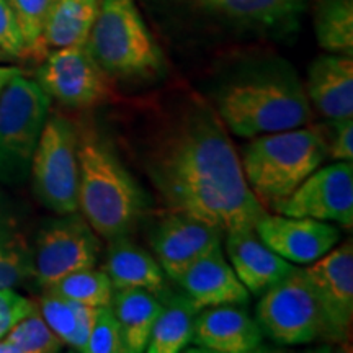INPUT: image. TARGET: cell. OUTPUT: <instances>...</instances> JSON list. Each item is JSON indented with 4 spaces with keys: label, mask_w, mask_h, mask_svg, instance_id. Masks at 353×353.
<instances>
[{
    "label": "cell",
    "mask_w": 353,
    "mask_h": 353,
    "mask_svg": "<svg viewBox=\"0 0 353 353\" xmlns=\"http://www.w3.org/2000/svg\"><path fill=\"white\" fill-rule=\"evenodd\" d=\"M148 172L170 211L229 232L255 229L268 213L245 182L241 159L218 113L190 103L152 145Z\"/></svg>",
    "instance_id": "obj_1"
},
{
    "label": "cell",
    "mask_w": 353,
    "mask_h": 353,
    "mask_svg": "<svg viewBox=\"0 0 353 353\" xmlns=\"http://www.w3.org/2000/svg\"><path fill=\"white\" fill-rule=\"evenodd\" d=\"M216 107L224 126L241 138L293 130L312 120L306 87L283 59L247 65L219 88Z\"/></svg>",
    "instance_id": "obj_2"
},
{
    "label": "cell",
    "mask_w": 353,
    "mask_h": 353,
    "mask_svg": "<svg viewBox=\"0 0 353 353\" xmlns=\"http://www.w3.org/2000/svg\"><path fill=\"white\" fill-rule=\"evenodd\" d=\"M79 210L103 239L128 236L149 200L120 157L95 130L77 131Z\"/></svg>",
    "instance_id": "obj_3"
},
{
    "label": "cell",
    "mask_w": 353,
    "mask_h": 353,
    "mask_svg": "<svg viewBox=\"0 0 353 353\" xmlns=\"http://www.w3.org/2000/svg\"><path fill=\"white\" fill-rule=\"evenodd\" d=\"M327 159L325 131L304 125L255 136L245 145L241 164L245 182L260 205L275 210Z\"/></svg>",
    "instance_id": "obj_4"
},
{
    "label": "cell",
    "mask_w": 353,
    "mask_h": 353,
    "mask_svg": "<svg viewBox=\"0 0 353 353\" xmlns=\"http://www.w3.org/2000/svg\"><path fill=\"white\" fill-rule=\"evenodd\" d=\"M85 46L112 79H152L164 72V54L136 0H100Z\"/></svg>",
    "instance_id": "obj_5"
},
{
    "label": "cell",
    "mask_w": 353,
    "mask_h": 353,
    "mask_svg": "<svg viewBox=\"0 0 353 353\" xmlns=\"http://www.w3.org/2000/svg\"><path fill=\"white\" fill-rule=\"evenodd\" d=\"M51 97L23 74L0 92V182L23 183L50 117Z\"/></svg>",
    "instance_id": "obj_6"
},
{
    "label": "cell",
    "mask_w": 353,
    "mask_h": 353,
    "mask_svg": "<svg viewBox=\"0 0 353 353\" xmlns=\"http://www.w3.org/2000/svg\"><path fill=\"white\" fill-rule=\"evenodd\" d=\"M30 174L34 195L48 210L56 214L79 211L77 128L63 114L48 117Z\"/></svg>",
    "instance_id": "obj_7"
},
{
    "label": "cell",
    "mask_w": 353,
    "mask_h": 353,
    "mask_svg": "<svg viewBox=\"0 0 353 353\" xmlns=\"http://www.w3.org/2000/svg\"><path fill=\"white\" fill-rule=\"evenodd\" d=\"M257 322L263 335L280 345H303L324 337L319 303L303 268L294 267L260 294Z\"/></svg>",
    "instance_id": "obj_8"
},
{
    "label": "cell",
    "mask_w": 353,
    "mask_h": 353,
    "mask_svg": "<svg viewBox=\"0 0 353 353\" xmlns=\"http://www.w3.org/2000/svg\"><path fill=\"white\" fill-rule=\"evenodd\" d=\"M100 252L99 236L82 214H59L39 229L32 252L33 278L46 290L83 268L95 267Z\"/></svg>",
    "instance_id": "obj_9"
},
{
    "label": "cell",
    "mask_w": 353,
    "mask_h": 353,
    "mask_svg": "<svg viewBox=\"0 0 353 353\" xmlns=\"http://www.w3.org/2000/svg\"><path fill=\"white\" fill-rule=\"evenodd\" d=\"M37 82L51 99L70 108H92L114 99L112 77L85 44L48 52L37 72Z\"/></svg>",
    "instance_id": "obj_10"
},
{
    "label": "cell",
    "mask_w": 353,
    "mask_h": 353,
    "mask_svg": "<svg viewBox=\"0 0 353 353\" xmlns=\"http://www.w3.org/2000/svg\"><path fill=\"white\" fill-rule=\"evenodd\" d=\"M319 303L324 319V337L345 343L350 339L353 321V245L334 247L316 262L303 268Z\"/></svg>",
    "instance_id": "obj_11"
},
{
    "label": "cell",
    "mask_w": 353,
    "mask_h": 353,
    "mask_svg": "<svg viewBox=\"0 0 353 353\" xmlns=\"http://www.w3.org/2000/svg\"><path fill=\"white\" fill-rule=\"evenodd\" d=\"M276 214L314 218L353 226V165L348 161L319 167L299 187L278 203Z\"/></svg>",
    "instance_id": "obj_12"
},
{
    "label": "cell",
    "mask_w": 353,
    "mask_h": 353,
    "mask_svg": "<svg viewBox=\"0 0 353 353\" xmlns=\"http://www.w3.org/2000/svg\"><path fill=\"white\" fill-rule=\"evenodd\" d=\"M223 237L218 228L205 221L170 211L154 231L152 247L165 276L176 281L190 265L219 247Z\"/></svg>",
    "instance_id": "obj_13"
},
{
    "label": "cell",
    "mask_w": 353,
    "mask_h": 353,
    "mask_svg": "<svg viewBox=\"0 0 353 353\" xmlns=\"http://www.w3.org/2000/svg\"><path fill=\"white\" fill-rule=\"evenodd\" d=\"M255 232L273 252L291 263L309 265L332 250L341 241V231L329 221L265 214Z\"/></svg>",
    "instance_id": "obj_14"
},
{
    "label": "cell",
    "mask_w": 353,
    "mask_h": 353,
    "mask_svg": "<svg viewBox=\"0 0 353 353\" xmlns=\"http://www.w3.org/2000/svg\"><path fill=\"white\" fill-rule=\"evenodd\" d=\"M192 342L216 353H250L263 347V332L245 307L223 304L198 311Z\"/></svg>",
    "instance_id": "obj_15"
},
{
    "label": "cell",
    "mask_w": 353,
    "mask_h": 353,
    "mask_svg": "<svg viewBox=\"0 0 353 353\" xmlns=\"http://www.w3.org/2000/svg\"><path fill=\"white\" fill-rule=\"evenodd\" d=\"M176 283L198 311L223 304H245L250 296L224 257L221 245L190 265Z\"/></svg>",
    "instance_id": "obj_16"
},
{
    "label": "cell",
    "mask_w": 353,
    "mask_h": 353,
    "mask_svg": "<svg viewBox=\"0 0 353 353\" xmlns=\"http://www.w3.org/2000/svg\"><path fill=\"white\" fill-rule=\"evenodd\" d=\"M224 237L231 267L250 294L260 296L294 268L293 263L273 252L255 229L229 232Z\"/></svg>",
    "instance_id": "obj_17"
},
{
    "label": "cell",
    "mask_w": 353,
    "mask_h": 353,
    "mask_svg": "<svg viewBox=\"0 0 353 353\" xmlns=\"http://www.w3.org/2000/svg\"><path fill=\"white\" fill-rule=\"evenodd\" d=\"M306 94L329 121L353 118V57L322 54L309 65Z\"/></svg>",
    "instance_id": "obj_18"
},
{
    "label": "cell",
    "mask_w": 353,
    "mask_h": 353,
    "mask_svg": "<svg viewBox=\"0 0 353 353\" xmlns=\"http://www.w3.org/2000/svg\"><path fill=\"white\" fill-rule=\"evenodd\" d=\"M103 272L113 288H143L159 296L165 291V273L148 250L128 236L110 241Z\"/></svg>",
    "instance_id": "obj_19"
},
{
    "label": "cell",
    "mask_w": 353,
    "mask_h": 353,
    "mask_svg": "<svg viewBox=\"0 0 353 353\" xmlns=\"http://www.w3.org/2000/svg\"><path fill=\"white\" fill-rule=\"evenodd\" d=\"M224 19L255 30H285L296 23L307 0H193Z\"/></svg>",
    "instance_id": "obj_20"
},
{
    "label": "cell",
    "mask_w": 353,
    "mask_h": 353,
    "mask_svg": "<svg viewBox=\"0 0 353 353\" xmlns=\"http://www.w3.org/2000/svg\"><path fill=\"white\" fill-rule=\"evenodd\" d=\"M100 0H52L41 32V54L87 43Z\"/></svg>",
    "instance_id": "obj_21"
},
{
    "label": "cell",
    "mask_w": 353,
    "mask_h": 353,
    "mask_svg": "<svg viewBox=\"0 0 353 353\" xmlns=\"http://www.w3.org/2000/svg\"><path fill=\"white\" fill-rule=\"evenodd\" d=\"M110 307L120 324L128 353L145 352L161 312V299L143 288H118L113 291Z\"/></svg>",
    "instance_id": "obj_22"
},
{
    "label": "cell",
    "mask_w": 353,
    "mask_h": 353,
    "mask_svg": "<svg viewBox=\"0 0 353 353\" xmlns=\"http://www.w3.org/2000/svg\"><path fill=\"white\" fill-rule=\"evenodd\" d=\"M39 314L44 322L65 345L83 352L90 335L92 324L97 307L85 306L72 299L63 298L59 294L44 291V296L39 301Z\"/></svg>",
    "instance_id": "obj_23"
},
{
    "label": "cell",
    "mask_w": 353,
    "mask_h": 353,
    "mask_svg": "<svg viewBox=\"0 0 353 353\" xmlns=\"http://www.w3.org/2000/svg\"><path fill=\"white\" fill-rule=\"evenodd\" d=\"M198 314L187 294H174L162 303L145 352L149 353H176L192 342L193 324Z\"/></svg>",
    "instance_id": "obj_24"
},
{
    "label": "cell",
    "mask_w": 353,
    "mask_h": 353,
    "mask_svg": "<svg viewBox=\"0 0 353 353\" xmlns=\"http://www.w3.org/2000/svg\"><path fill=\"white\" fill-rule=\"evenodd\" d=\"M314 33L325 52L353 57V0H317Z\"/></svg>",
    "instance_id": "obj_25"
},
{
    "label": "cell",
    "mask_w": 353,
    "mask_h": 353,
    "mask_svg": "<svg viewBox=\"0 0 353 353\" xmlns=\"http://www.w3.org/2000/svg\"><path fill=\"white\" fill-rule=\"evenodd\" d=\"M33 276L32 250L19 224L0 201V288H15Z\"/></svg>",
    "instance_id": "obj_26"
},
{
    "label": "cell",
    "mask_w": 353,
    "mask_h": 353,
    "mask_svg": "<svg viewBox=\"0 0 353 353\" xmlns=\"http://www.w3.org/2000/svg\"><path fill=\"white\" fill-rule=\"evenodd\" d=\"M44 291L59 294V296L90 307H103L110 306L112 303L114 288L107 273L103 270H95L92 267L69 273Z\"/></svg>",
    "instance_id": "obj_27"
},
{
    "label": "cell",
    "mask_w": 353,
    "mask_h": 353,
    "mask_svg": "<svg viewBox=\"0 0 353 353\" xmlns=\"http://www.w3.org/2000/svg\"><path fill=\"white\" fill-rule=\"evenodd\" d=\"M63 345L37 307L0 339V353H56Z\"/></svg>",
    "instance_id": "obj_28"
},
{
    "label": "cell",
    "mask_w": 353,
    "mask_h": 353,
    "mask_svg": "<svg viewBox=\"0 0 353 353\" xmlns=\"http://www.w3.org/2000/svg\"><path fill=\"white\" fill-rule=\"evenodd\" d=\"M23 33L28 56L41 54V32L52 0H7Z\"/></svg>",
    "instance_id": "obj_29"
},
{
    "label": "cell",
    "mask_w": 353,
    "mask_h": 353,
    "mask_svg": "<svg viewBox=\"0 0 353 353\" xmlns=\"http://www.w3.org/2000/svg\"><path fill=\"white\" fill-rule=\"evenodd\" d=\"M83 353H128L120 324L110 306L97 307Z\"/></svg>",
    "instance_id": "obj_30"
},
{
    "label": "cell",
    "mask_w": 353,
    "mask_h": 353,
    "mask_svg": "<svg viewBox=\"0 0 353 353\" xmlns=\"http://www.w3.org/2000/svg\"><path fill=\"white\" fill-rule=\"evenodd\" d=\"M0 50L6 51L12 59L28 56L20 23L7 0H0Z\"/></svg>",
    "instance_id": "obj_31"
},
{
    "label": "cell",
    "mask_w": 353,
    "mask_h": 353,
    "mask_svg": "<svg viewBox=\"0 0 353 353\" xmlns=\"http://www.w3.org/2000/svg\"><path fill=\"white\" fill-rule=\"evenodd\" d=\"M37 307L32 299L21 296L13 288H0V339Z\"/></svg>",
    "instance_id": "obj_32"
},
{
    "label": "cell",
    "mask_w": 353,
    "mask_h": 353,
    "mask_svg": "<svg viewBox=\"0 0 353 353\" xmlns=\"http://www.w3.org/2000/svg\"><path fill=\"white\" fill-rule=\"evenodd\" d=\"M332 136H327L329 159L339 161H353V118L330 121Z\"/></svg>",
    "instance_id": "obj_33"
},
{
    "label": "cell",
    "mask_w": 353,
    "mask_h": 353,
    "mask_svg": "<svg viewBox=\"0 0 353 353\" xmlns=\"http://www.w3.org/2000/svg\"><path fill=\"white\" fill-rule=\"evenodd\" d=\"M20 74L23 72L19 68H15V65H0V92L13 77L20 76Z\"/></svg>",
    "instance_id": "obj_34"
},
{
    "label": "cell",
    "mask_w": 353,
    "mask_h": 353,
    "mask_svg": "<svg viewBox=\"0 0 353 353\" xmlns=\"http://www.w3.org/2000/svg\"><path fill=\"white\" fill-rule=\"evenodd\" d=\"M7 61H12V57L8 56L6 51L0 50V63H7Z\"/></svg>",
    "instance_id": "obj_35"
}]
</instances>
